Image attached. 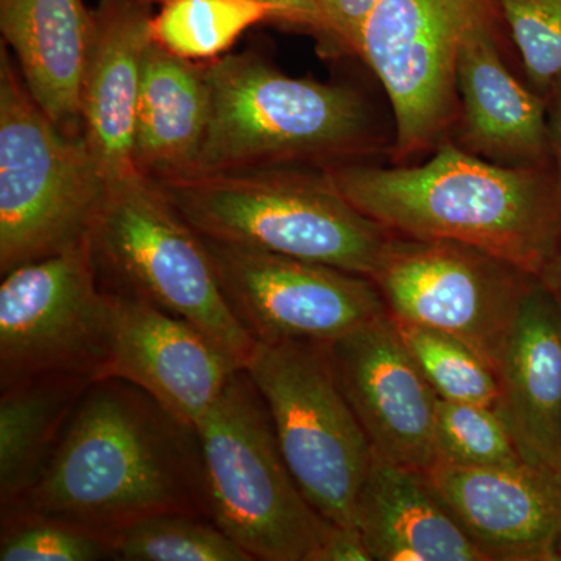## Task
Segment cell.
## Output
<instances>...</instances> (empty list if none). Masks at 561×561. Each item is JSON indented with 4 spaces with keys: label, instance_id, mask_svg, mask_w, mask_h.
Listing matches in <instances>:
<instances>
[{
    "label": "cell",
    "instance_id": "d6a6232c",
    "mask_svg": "<svg viewBox=\"0 0 561 561\" xmlns=\"http://www.w3.org/2000/svg\"><path fill=\"white\" fill-rule=\"evenodd\" d=\"M538 279H540L542 287L552 295L553 300L559 302L561 308V241L557 250L553 251L551 260L546 262L540 275H538Z\"/></svg>",
    "mask_w": 561,
    "mask_h": 561
},
{
    "label": "cell",
    "instance_id": "603a6c76",
    "mask_svg": "<svg viewBox=\"0 0 561 561\" xmlns=\"http://www.w3.org/2000/svg\"><path fill=\"white\" fill-rule=\"evenodd\" d=\"M279 13L264 0H165L151 18V36L184 60L224 57L243 32Z\"/></svg>",
    "mask_w": 561,
    "mask_h": 561
},
{
    "label": "cell",
    "instance_id": "e575fe53",
    "mask_svg": "<svg viewBox=\"0 0 561 561\" xmlns=\"http://www.w3.org/2000/svg\"><path fill=\"white\" fill-rule=\"evenodd\" d=\"M561 483V482H560Z\"/></svg>",
    "mask_w": 561,
    "mask_h": 561
},
{
    "label": "cell",
    "instance_id": "52a82bcc",
    "mask_svg": "<svg viewBox=\"0 0 561 561\" xmlns=\"http://www.w3.org/2000/svg\"><path fill=\"white\" fill-rule=\"evenodd\" d=\"M106 181L83 138H70L0 50V273L79 245Z\"/></svg>",
    "mask_w": 561,
    "mask_h": 561
},
{
    "label": "cell",
    "instance_id": "7a4b0ae2",
    "mask_svg": "<svg viewBox=\"0 0 561 561\" xmlns=\"http://www.w3.org/2000/svg\"><path fill=\"white\" fill-rule=\"evenodd\" d=\"M360 213L404 238L474 247L538 276L561 241L556 164L504 165L443 140L419 165L324 169Z\"/></svg>",
    "mask_w": 561,
    "mask_h": 561
},
{
    "label": "cell",
    "instance_id": "f546056e",
    "mask_svg": "<svg viewBox=\"0 0 561 561\" xmlns=\"http://www.w3.org/2000/svg\"><path fill=\"white\" fill-rule=\"evenodd\" d=\"M320 561H373V559L356 527L335 526L330 540L321 551Z\"/></svg>",
    "mask_w": 561,
    "mask_h": 561
},
{
    "label": "cell",
    "instance_id": "9c48e42d",
    "mask_svg": "<svg viewBox=\"0 0 561 561\" xmlns=\"http://www.w3.org/2000/svg\"><path fill=\"white\" fill-rule=\"evenodd\" d=\"M113 341V300L90 236L28 262L0 284V389L46 375L101 379Z\"/></svg>",
    "mask_w": 561,
    "mask_h": 561
},
{
    "label": "cell",
    "instance_id": "4316f807",
    "mask_svg": "<svg viewBox=\"0 0 561 561\" xmlns=\"http://www.w3.org/2000/svg\"><path fill=\"white\" fill-rule=\"evenodd\" d=\"M114 560L113 538L13 508L0 513V561Z\"/></svg>",
    "mask_w": 561,
    "mask_h": 561
},
{
    "label": "cell",
    "instance_id": "ffe728a7",
    "mask_svg": "<svg viewBox=\"0 0 561 561\" xmlns=\"http://www.w3.org/2000/svg\"><path fill=\"white\" fill-rule=\"evenodd\" d=\"M354 526L373 561H486L435 496L424 472L375 454Z\"/></svg>",
    "mask_w": 561,
    "mask_h": 561
},
{
    "label": "cell",
    "instance_id": "d4e9b609",
    "mask_svg": "<svg viewBox=\"0 0 561 561\" xmlns=\"http://www.w3.org/2000/svg\"><path fill=\"white\" fill-rule=\"evenodd\" d=\"M393 320L438 398L496 408L501 394L496 373L474 351L451 335Z\"/></svg>",
    "mask_w": 561,
    "mask_h": 561
},
{
    "label": "cell",
    "instance_id": "e0dca14e",
    "mask_svg": "<svg viewBox=\"0 0 561 561\" xmlns=\"http://www.w3.org/2000/svg\"><path fill=\"white\" fill-rule=\"evenodd\" d=\"M150 3L102 0L81 88L83 139L106 183L136 175L135 133Z\"/></svg>",
    "mask_w": 561,
    "mask_h": 561
},
{
    "label": "cell",
    "instance_id": "6da1fadb",
    "mask_svg": "<svg viewBox=\"0 0 561 561\" xmlns=\"http://www.w3.org/2000/svg\"><path fill=\"white\" fill-rule=\"evenodd\" d=\"M13 508L111 538L161 513L210 519L197 430L135 383L95 379L38 481Z\"/></svg>",
    "mask_w": 561,
    "mask_h": 561
},
{
    "label": "cell",
    "instance_id": "f1b7e54d",
    "mask_svg": "<svg viewBox=\"0 0 561 561\" xmlns=\"http://www.w3.org/2000/svg\"><path fill=\"white\" fill-rule=\"evenodd\" d=\"M379 0H319L321 44L360 57L362 35Z\"/></svg>",
    "mask_w": 561,
    "mask_h": 561
},
{
    "label": "cell",
    "instance_id": "4fadbf2b",
    "mask_svg": "<svg viewBox=\"0 0 561 561\" xmlns=\"http://www.w3.org/2000/svg\"><path fill=\"white\" fill-rule=\"evenodd\" d=\"M327 346L373 454L412 470H430L438 460V394L402 341L393 317H379Z\"/></svg>",
    "mask_w": 561,
    "mask_h": 561
},
{
    "label": "cell",
    "instance_id": "484cf974",
    "mask_svg": "<svg viewBox=\"0 0 561 561\" xmlns=\"http://www.w3.org/2000/svg\"><path fill=\"white\" fill-rule=\"evenodd\" d=\"M435 440L438 460L449 463L513 467L526 461L500 412L489 405L438 398Z\"/></svg>",
    "mask_w": 561,
    "mask_h": 561
},
{
    "label": "cell",
    "instance_id": "277c9868",
    "mask_svg": "<svg viewBox=\"0 0 561 561\" xmlns=\"http://www.w3.org/2000/svg\"><path fill=\"white\" fill-rule=\"evenodd\" d=\"M150 180L203 238L368 278L397 236L351 205L324 169L284 165Z\"/></svg>",
    "mask_w": 561,
    "mask_h": 561
},
{
    "label": "cell",
    "instance_id": "5b68a950",
    "mask_svg": "<svg viewBox=\"0 0 561 561\" xmlns=\"http://www.w3.org/2000/svg\"><path fill=\"white\" fill-rule=\"evenodd\" d=\"M210 519L261 561H320L335 524L306 500L245 368L195 424Z\"/></svg>",
    "mask_w": 561,
    "mask_h": 561
},
{
    "label": "cell",
    "instance_id": "9a60e30c",
    "mask_svg": "<svg viewBox=\"0 0 561 561\" xmlns=\"http://www.w3.org/2000/svg\"><path fill=\"white\" fill-rule=\"evenodd\" d=\"M424 478L486 561L561 560V483L548 472L437 460Z\"/></svg>",
    "mask_w": 561,
    "mask_h": 561
},
{
    "label": "cell",
    "instance_id": "ba28073f",
    "mask_svg": "<svg viewBox=\"0 0 561 561\" xmlns=\"http://www.w3.org/2000/svg\"><path fill=\"white\" fill-rule=\"evenodd\" d=\"M245 370L267 405L284 460L328 522L354 526L373 449L351 409L327 343L256 342Z\"/></svg>",
    "mask_w": 561,
    "mask_h": 561
},
{
    "label": "cell",
    "instance_id": "d6986e66",
    "mask_svg": "<svg viewBox=\"0 0 561 561\" xmlns=\"http://www.w3.org/2000/svg\"><path fill=\"white\" fill-rule=\"evenodd\" d=\"M83 0H0V32L39 108L70 138H83L81 88L94 39Z\"/></svg>",
    "mask_w": 561,
    "mask_h": 561
},
{
    "label": "cell",
    "instance_id": "4dcf8cb0",
    "mask_svg": "<svg viewBox=\"0 0 561 561\" xmlns=\"http://www.w3.org/2000/svg\"><path fill=\"white\" fill-rule=\"evenodd\" d=\"M275 7L279 13V22L311 28L319 32L320 11L319 0H264Z\"/></svg>",
    "mask_w": 561,
    "mask_h": 561
},
{
    "label": "cell",
    "instance_id": "7c38bea8",
    "mask_svg": "<svg viewBox=\"0 0 561 561\" xmlns=\"http://www.w3.org/2000/svg\"><path fill=\"white\" fill-rule=\"evenodd\" d=\"M203 242L225 300L256 342L328 343L390 313L368 276L209 238Z\"/></svg>",
    "mask_w": 561,
    "mask_h": 561
},
{
    "label": "cell",
    "instance_id": "cb8c5ba5",
    "mask_svg": "<svg viewBox=\"0 0 561 561\" xmlns=\"http://www.w3.org/2000/svg\"><path fill=\"white\" fill-rule=\"evenodd\" d=\"M114 560L253 561L213 519L194 513L150 516L113 537Z\"/></svg>",
    "mask_w": 561,
    "mask_h": 561
},
{
    "label": "cell",
    "instance_id": "2e32d148",
    "mask_svg": "<svg viewBox=\"0 0 561 561\" xmlns=\"http://www.w3.org/2000/svg\"><path fill=\"white\" fill-rule=\"evenodd\" d=\"M500 20V10L491 11L461 41L456 69L459 114L453 127L456 144L496 164H549L553 161L546 98L527 90L502 60Z\"/></svg>",
    "mask_w": 561,
    "mask_h": 561
},
{
    "label": "cell",
    "instance_id": "5bb4252c",
    "mask_svg": "<svg viewBox=\"0 0 561 561\" xmlns=\"http://www.w3.org/2000/svg\"><path fill=\"white\" fill-rule=\"evenodd\" d=\"M110 294L113 341L101 379L135 383L195 426L242 365L190 321L131 295Z\"/></svg>",
    "mask_w": 561,
    "mask_h": 561
},
{
    "label": "cell",
    "instance_id": "8fae6325",
    "mask_svg": "<svg viewBox=\"0 0 561 561\" xmlns=\"http://www.w3.org/2000/svg\"><path fill=\"white\" fill-rule=\"evenodd\" d=\"M494 10V0H379L373 10L360 58L389 98L394 119L391 157L397 164L437 149L456 124L461 41Z\"/></svg>",
    "mask_w": 561,
    "mask_h": 561
},
{
    "label": "cell",
    "instance_id": "30bf717a",
    "mask_svg": "<svg viewBox=\"0 0 561 561\" xmlns=\"http://www.w3.org/2000/svg\"><path fill=\"white\" fill-rule=\"evenodd\" d=\"M371 279L393 319L451 335L496 373L538 276L463 243L397 234Z\"/></svg>",
    "mask_w": 561,
    "mask_h": 561
},
{
    "label": "cell",
    "instance_id": "836d02e7",
    "mask_svg": "<svg viewBox=\"0 0 561 561\" xmlns=\"http://www.w3.org/2000/svg\"><path fill=\"white\" fill-rule=\"evenodd\" d=\"M142 2L150 3V5L151 3H160L161 5V3H164L165 0H142Z\"/></svg>",
    "mask_w": 561,
    "mask_h": 561
},
{
    "label": "cell",
    "instance_id": "83f0119b",
    "mask_svg": "<svg viewBox=\"0 0 561 561\" xmlns=\"http://www.w3.org/2000/svg\"><path fill=\"white\" fill-rule=\"evenodd\" d=\"M531 90L546 98L561 77V0H494Z\"/></svg>",
    "mask_w": 561,
    "mask_h": 561
},
{
    "label": "cell",
    "instance_id": "7402d4cb",
    "mask_svg": "<svg viewBox=\"0 0 561 561\" xmlns=\"http://www.w3.org/2000/svg\"><path fill=\"white\" fill-rule=\"evenodd\" d=\"M94 381L46 375L0 389V512L16 507L38 481Z\"/></svg>",
    "mask_w": 561,
    "mask_h": 561
},
{
    "label": "cell",
    "instance_id": "1f68e13d",
    "mask_svg": "<svg viewBox=\"0 0 561 561\" xmlns=\"http://www.w3.org/2000/svg\"><path fill=\"white\" fill-rule=\"evenodd\" d=\"M548 110V138L551 157L561 175V77L546 94Z\"/></svg>",
    "mask_w": 561,
    "mask_h": 561
},
{
    "label": "cell",
    "instance_id": "44dd1931",
    "mask_svg": "<svg viewBox=\"0 0 561 561\" xmlns=\"http://www.w3.org/2000/svg\"><path fill=\"white\" fill-rule=\"evenodd\" d=\"M210 116L205 62L184 60L151 36L136 116L135 165L149 179L194 169Z\"/></svg>",
    "mask_w": 561,
    "mask_h": 561
},
{
    "label": "cell",
    "instance_id": "8992f818",
    "mask_svg": "<svg viewBox=\"0 0 561 561\" xmlns=\"http://www.w3.org/2000/svg\"><path fill=\"white\" fill-rule=\"evenodd\" d=\"M90 243L103 289L190 321L245 368L256 341L225 300L202 236L149 176L106 183Z\"/></svg>",
    "mask_w": 561,
    "mask_h": 561
},
{
    "label": "cell",
    "instance_id": "ac0fdd59",
    "mask_svg": "<svg viewBox=\"0 0 561 561\" xmlns=\"http://www.w3.org/2000/svg\"><path fill=\"white\" fill-rule=\"evenodd\" d=\"M496 411L523 459L561 482V308L531 287L496 371Z\"/></svg>",
    "mask_w": 561,
    "mask_h": 561
},
{
    "label": "cell",
    "instance_id": "3957f363",
    "mask_svg": "<svg viewBox=\"0 0 561 561\" xmlns=\"http://www.w3.org/2000/svg\"><path fill=\"white\" fill-rule=\"evenodd\" d=\"M205 72L210 116L191 172L327 169L362 161L386 140L370 103L345 84L287 76L254 54L224 55Z\"/></svg>",
    "mask_w": 561,
    "mask_h": 561
}]
</instances>
